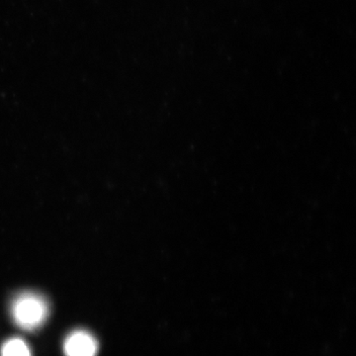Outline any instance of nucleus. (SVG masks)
<instances>
[{
	"instance_id": "1",
	"label": "nucleus",
	"mask_w": 356,
	"mask_h": 356,
	"mask_svg": "<svg viewBox=\"0 0 356 356\" xmlns=\"http://www.w3.org/2000/svg\"><path fill=\"white\" fill-rule=\"evenodd\" d=\"M49 313V302L40 293L21 292L11 301V318L14 324L24 331H37L46 323Z\"/></svg>"
},
{
	"instance_id": "2",
	"label": "nucleus",
	"mask_w": 356,
	"mask_h": 356,
	"mask_svg": "<svg viewBox=\"0 0 356 356\" xmlns=\"http://www.w3.org/2000/svg\"><path fill=\"white\" fill-rule=\"evenodd\" d=\"M98 341L88 331L76 330L65 337L64 353L65 356H96L98 353Z\"/></svg>"
},
{
	"instance_id": "3",
	"label": "nucleus",
	"mask_w": 356,
	"mask_h": 356,
	"mask_svg": "<svg viewBox=\"0 0 356 356\" xmlns=\"http://www.w3.org/2000/svg\"><path fill=\"white\" fill-rule=\"evenodd\" d=\"M1 356H32L31 350L29 346L20 337H13L7 339L6 343L2 344Z\"/></svg>"
}]
</instances>
